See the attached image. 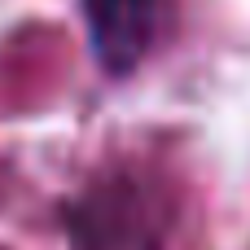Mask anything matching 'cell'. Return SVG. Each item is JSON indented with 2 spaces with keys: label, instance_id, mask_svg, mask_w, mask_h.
<instances>
[{
  "label": "cell",
  "instance_id": "6da1fadb",
  "mask_svg": "<svg viewBox=\"0 0 250 250\" xmlns=\"http://www.w3.org/2000/svg\"><path fill=\"white\" fill-rule=\"evenodd\" d=\"M158 4L163 0H83L88 40L110 75H127L154 44L158 31Z\"/></svg>",
  "mask_w": 250,
  "mask_h": 250
}]
</instances>
